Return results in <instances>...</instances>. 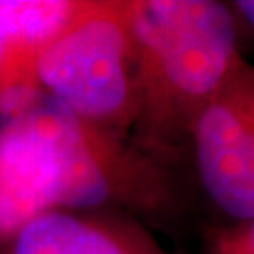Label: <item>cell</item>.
Wrapping results in <instances>:
<instances>
[{
    "mask_svg": "<svg viewBox=\"0 0 254 254\" xmlns=\"http://www.w3.org/2000/svg\"><path fill=\"white\" fill-rule=\"evenodd\" d=\"M109 201L164 218L179 209L172 168L72 115L34 81L0 91V236L32 218Z\"/></svg>",
    "mask_w": 254,
    "mask_h": 254,
    "instance_id": "obj_1",
    "label": "cell"
},
{
    "mask_svg": "<svg viewBox=\"0 0 254 254\" xmlns=\"http://www.w3.org/2000/svg\"><path fill=\"white\" fill-rule=\"evenodd\" d=\"M136 113L132 143L173 168L190 130L243 55L228 2H130Z\"/></svg>",
    "mask_w": 254,
    "mask_h": 254,
    "instance_id": "obj_2",
    "label": "cell"
},
{
    "mask_svg": "<svg viewBox=\"0 0 254 254\" xmlns=\"http://www.w3.org/2000/svg\"><path fill=\"white\" fill-rule=\"evenodd\" d=\"M32 77L83 123L123 136L136 113L130 2L79 4L36 53Z\"/></svg>",
    "mask_w": 254,
    "mask_h": 254,
    "instance_id": "obj_3",
    "label": "cell"
},
{
    "mask_svg": "<svg viewBox=\"0 0 254 254\" xmlns=\"http://www.w3.org/2000/svg\"><path fill=\"white\" fill-rule=\"evenodd\" d=\"M203 190L239 222L254 218V64L239 61L189 139Z\"/></svg>",
    "mask_w": 254,
    "mask_h": 254,
    "instance_id": "obj_4",
    "label": "cell"
},
{
    "mask_svg": "<svg viewBox=\"0 0 254 254\" xmlns=\"http://www.w3.org/2000/svg\"><path fill=\"white\" fill-rule=\"evenodd\" d=\"M11 254H173L134 220H106L51 211L13 236Z\"/></svg>",
    "mask_w": 254,
    "mask_h": 254,
    "instance_id": "obj_5",
    "label": "cell"
},
{
    "mask_svg": "<svg viewBox=\"0 0 254 254\" xmlns=\"http://www.w3.org/2000/svg\"><path fill=\"white\" fill-rule=\"evenodd\" d=\"M79 4L63 0H0V63L13 49L34 63L36 53L63 30Z\"/></svg>",
    "mask_w": 254,
    "mask_h": 254,
    "instance_id": "obj_6",
    "label": "cell"
},
{
    "mask_svg": "<svg viewBox=\"0 0 254 254\" xmlns=\"http://www.w3.org/2000/svg\"><path fill=\"white\" fill-rule=\"evenodd\" d=\"M217 254H254V218L222 232L215 241Z\"/></svg>",
    "mask_w": 254,
    "mask_h": 254,
    "instance_id": "obj_7",
    "label": "cell"
},
{
    "mask_svg": "<svg viewBox=\"0 0 254 254\" xmlns=\"http://www.w3.org/2000/svg\"><path fill=\"white\" fill-rule=\"evenodd\" d=\"M236 17L239 34H247L254 40V0H234L228 2Z\"/></svg>",
    "mask_w": 254,
    "mask_h": 254,
    "instance_id": "obj_8",
    "label": "cell"
}]
</instances>
